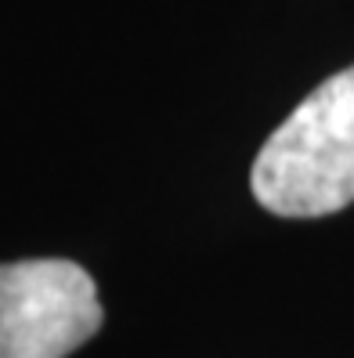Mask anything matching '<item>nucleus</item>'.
Returning <instances> with one entry per match:
<instances>
[{"label":"nucleus","instance_id":"f257e3e1","mask_svg":"<svg viewBox=\"0 0 354 358\" xmlns=\"http://www.w3.org/2000/svg\"><path fill=\"white\" fill-rule=\"evenodd\" d=\"M249 188L279 217H325L354 203V66L279 123L253 159Z\"/></svg>","mask_w":354,"mask_h":358},{"label":"nucleus","instance_id":"f03ea898","mask_svg":"<svg viewBox=\"0 0 354 358\" xmlns=\"http://www.w3.org/2000/svg\"><path fill=\"white\" fill-rule=\"evenodd\" d=\"M105 322L87 268L66 257L0 264V358H66Z\"/></svg>","mask_w":354,"mask_h":358}]
</instances>
